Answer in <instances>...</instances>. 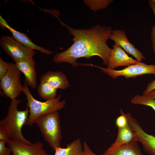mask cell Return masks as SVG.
<instances>
[{
    "mask_svg": "<svg viewBox=\"0 0 155 155\" xmlns=\"http://www.w3.org/2000/svg\"><path fill=\"white\" fill-rule=\"evenodd\" d=\"M64 24L73 36V42L66 50L56 54L53 61L58 64L68 63L76 67L78 65L76 62L78 58L88 59L97 56L102 59L103 64L107 65L112 49L107 44L112 30L111 26L97 24L88 29H76Z\"/></svg>",
    "mask_w": 155,
    "mask_h": 155,
    "instance_id": "obj_1",
    "label": "cell"
},
{
    "mask_svg": "<svg viewBox=\"0 0 155 155\" xmlns=\"http://www.w3.org/2000/svg\"><path fill=\"white\" fill-rule=\"evenodd\" d=\"M20 102L17 99L11 101L6 116L0 121V129L6 132L10 140L29 145L32 143L23 136L22 129L26 125L29 110L26 107L24 110H18V106Z\"/></svg>",
    "mask_w": 155,
    "mask_h": 155,
    "instance_id": "obj_2",
    "label": "cell"
},
{
    "mask_svg": "<svg viewBox=\"0 0 155 155\" xmlns=\"http://www.w3.org/2000/svg\"><path fill=\"white\" fill-rule=\"evenodd\" d=\"M26 81H24L22 92L27 100L26 107L29 110V114L26 125L31 126L35 123L40 117L58 112L65 107L66 101L60 100L59 95L54 99L42 102L35 99L30 93Z\"/></svg>",
    "mask_w": 155,
    "mask_h": 155,
    "instance_id": "obj_3",
    "label": "cell"
},
{
    "mask_svg": "<svg viewBox=\"0 0 155 155\" xmlns=\"http://www.w3.org/2000/svg\"><path fill=\"white\" fill-rule=\"evenodd\" d=\"M35 123L44 141L54 151L55 148L61 147L62 130L58 112L42 116L37 119Z\"/></svg>",
    "mask_w": 155,
    "mask_h": 155,
    "instance_id": "obj_4",
    "label": "cell"
},
{
    "mask_svg": "<svg viewBox=\"0 0 155 155\" xmlns=\"http://www.w3.org/2000/svg\"><path fill=\"white\" fill-rule=\"evenodd\" d=\"M21 71L15 63H9L8 71L0 80V88L5 96L11 100L17 99L21 92L23 85L20 80Z\"/></svg>",
    "mask_w": 155,
    "mask_h": 155,
    "instance_id": "obj_5",
    "label": "cell"
},
{
    "mask_svg": "<svg viewBox=\"0 0 155 155\" xmlns=\"http://www.w3.org/2000/svg\"><path fill=\"white\" fill-rule=\"evenodd\" d=\"M89 66L100 69L103 73H106L114 79L121 76L128 79L146 74L155 75V65H148L141 62H138L119 70L104 68L92 64H89Z\"/></svg>",
    "mask_w": 155,
    "mask_h": 155,
    "instance_id": "obj_6",
    "label": "cell"
},
{
    "mask_svg": "<svg viewBox=\"0 0 155 155\" xmlns=\"http://www.w3.org/2000/svg\"><path fill=\"white\" fill-rule=\"evenodd\" d=\"M0 45L15 62L27 60L33 57L35 55L34 50L25 47L10 36H2L0 40Z\"/></svg>",
    "mask_w": 155,
    "mask_h": 155,
    "instance_id": "obj_7",
    "label": "cell"
},
{
    "mask_svg": "<svg viewBox=\"0 0 155 155\" xmlns=\"http://www.w3.org/2000/svg\"><path fill=\"white\" fill-rule=\"evenodd\" d=\"M125 114L129 125L136 134L138 142L141 143L144 150L150 154L155 155V136L146 133L130 113H125Z\"/></svg>",
    "mask_w": 155,
    "mask_h": 155,
    "instance_id": "obj_8",
    "label": "cell"
},
{
    "mask_svg": "<svg viewBox=\"0 0 155 155\" xmlns=\"http://www.w3.org/2000/svg\"><path fill=\"white\" fill-rule=\"evenodd\" d=\"M109 39L120 46L125 52L133 56L138 62H141L146 57L142 53L130 42L125 32L122 29L112 30Z\"/></svg>",
    "mask_w": 155,
    "mask_h": 155,
    "instance_id": "obj_9",
    "label": "cell"
},
{
    "mask_svg": "<svg viewBox=\"0 0 155 155\" xmlns=\"http://www.w3.org/2000/svg\"><path fill=\"white\" fill-rule=\"evenodd\" d=\"M7 144L13 155H49L40 141L26 145L10 140Z\"/></svg>",
    "mask_w": 155,
    "mask_h": 155,
    "instance_id": "obj_10",
    "label": "cell"
},
{
    "mask_svg": "<svg viewBox=\"0 0 155 155\" xmlns=\"http://www.w3.org/2000/svg\"><path fill=\"white\" fill-rule=\"evenodd\" d=\"M108 61L107 68L114 69L121 66H128L138 61L129 57L119 45L115 43L112 46Z\"/></svg>",
    "mask_w": 155,
    "mask_h": 155,
    "instance_id": "obj_11",
    "label": "cell"
},
{
    "mask_svg": "<svg viewBox=\"0 0 155 155\" xmlns=\"http://www.w3.org/2000/svg\"><path fill=\"white\" fill-rule=\"evenodd\" d=\"M15 62L17 68L24 74L25 80L28 86L33 89H35L37 85V78L35 68L36 63L33 57Z\"/></svg>",
    "mask_w": 155,
    "mask_h": 155,
    "instance_id": "obj_12",
    "label": "cell"
},
{
    "mask_svg": "<svg viewBox=\"0 0 155 155\" xmlns=\"http://www.w3.org/2000/svg\"><path fill=\"white\" fill-rule=\"evenodd\" d=\"M40 81L57 89L65 90L70 86L66 75L59 71H48L41 77Z\"/></svg>",
    "mask_w": 155,
    "mask_h": 155,
    "instance_id": "obj_13",
    "label": "cell"
},
{
    "mask_svg": "<svg viewBox=\"0 0 155 155\" xmlns=\"http://www.w3.org/2000/svg\"><path fill=\"white\" fill-rule=\"evenodd\" d=\"M133 141H137V137L128 124L125 127L118 128L117 135L114 142L106 150L115 149L125 144Z\"/></svg>",
    "mask_w": 155,
    "mask_h": 155,
    "instance_id": "obj_14",
    "label": "cell"
},
{
    "mask_svg": "<svg viewBox=\"0 0 155 155\" xmlns=\"http://www.w3.org/2000/svg\"><path fill=\"white\" fill-rule=\"evenodd\" d=\"M6 28L11 32L13 37L18 42L25 47L30 49L36 50L47 55L51 54L53 52L50 50L46 49L35 44L29 38L26 34L16 30L8 25Z\"/></svg>",
    "mask_w": 155,
    "mask_h": 155,
    "instance_id": "obj_15",
    "label": "cell"
},
{
    "mask_svg": "<svg viewBox=\"0 0 155 155\" xmlns=\"http://www.w3.org/2000/svg\"><path fill=\"white\" fill-rule=\"evenodd\" d=\"M137 141H133L122 145L115 149L106 150L103 155H143Z\"/></svg>",
    "mask_w": 155,
    "mask_h": 155,
    "instance_id": "obj_16",
    "label": "cell"
},
{
    "mask_svg": "<svg viewBox=\"0 0 155 155\" xmlns=\"http://www.w3.org/2000/svg\"><path fill=\"white\" fill-rule=\"evenodd\" d=\"M54 155H83V145L78 139L66 145L65 148H55Z\"/></svg>",
    "mask_w": 155,
    "mask_h": 155,
    "instance_id": "obj_17",
    "label": "cell"
},
{
    "mask_svg": "<svg viewBox=\"0 0 155 155\" xmlns=\"http://www.w3.org/2000/svg\"><path fill=\"white\" fill-rule=\"evenodd\" d=\"M57 90L44 82H40L37 87L38 94L42 98L46 100L56 98Z\"/></svg>",
    "mask_w": 155,
    "mask_h": 155,
    "instance_id": "obj_18",
    "label": "cell"
},
{
    "mask_svg": "<svg viewBox=\"0 0 155 155\" xmlns=\"http://www.w3.org/2000/svg\"><path fill=\"white\" fill-rule=\"evenodd\" d=\"M131 102L134 104H140L151 107L155 112V99L147 95H135L131 100Z\"/></svg>",
    "mask_w": 155,
    "mask_h": 155,
    "instance_id": "obj_19",
    "label": "cell"
},
{
    "mask_svg": "<svg viewBox=\"0 0 155 155\" xmlns=\"http://www.w3.org/2000/svg\"><path fill=\"white\" fill-rule=\"evenodd\" d=\"M113 1V0H85L84 2L91 10L95 12L107 8Z\"/></svg>",
    "mask_w": 155,
    "mask_h": 155,
    "instance_id": "obj_20",
    "label": "cell"
},
{
    "mask_svg": "<svg viewBox=\"0 0 155 155\" xmlns=\"http://www.w3.org/2000/svg\"><path fill=\"white\" fill-rule=\"evenodd\" d=\"M120 113L121 115L117 118L115 121V124L118 128L124 127L128 124L127 118L121 108Z\"/></svg>",
    "mask_w": 155,
    "mask_h": 155,
    "instance_id": "obj_21",
    "label": "cell"
},
{
    "mask_svg": "<svg viewBox=\"0 0 155 155\" xmlns=\"http://www.w3.org/2000/svg\"><path fill=\"white\" fill-rule=\"evenodd\" d=\"M9 63L0 57V80L4 76L8 69Z\"/></svg>",
    "mask_w": 155,
    "mask_h": 155,
    "instance_id": "obj_22",
    "label": "cell"
},
{
    "mask_svg": "<svg viewBox=\"0 0 155 155\" xmlns=\"http://www.w3.org/2000/svg\"><path fill=\"white\" fill-rule=\"evenodd\" d=\"M5 143L0 140V155H10L12 152L9 147L5 146Z\"/></svg>",
    "mask_w": 155,
    "mask_h": 155,
    "instance_id": "obj_23",
    "label": "cell"
},
{
    "mask_svg": "<svg viewBox=\"0 0 155 155\" xmlns=\"http://www.w3.org/2000/svg\"><path fill=\"white\" fill-rule=\"evenodd\" d=\"M155 90V79L149 82L146 88L144 91L142 95H146L150 92Z\"/></svg>",
    "mask_w": 155,
    "mask_h": 155,
    "instance_id": "obj_24",
    "label": "cell"
},
{
    "mask_svg": "<svg viewBox=\"0 0 155 155\" xmlns=\"http://www.w3.org/2000/svg\"><path fill=\"white\" fill-rule=\"evenodd\" d=\"M83 155H99L92 152L86 141H84L83 143ZM101 155H103L102 154Z\"/></svg>",
    "mask_w": 155,
    "mask_h": 155,
    "instance_id": "obj_25",
    "label": "cell"
},
{
    "mask_svg": "<svg viewBox=\"0 0 155 155\" xmlns=\"http://www.w3.org/2000/svg\"><path fill=\"white\" fill-rule=\"evenodd\" d=\"M150 36L152 44L151 48L155 54V23L152 28Z\"/></svg>",
    "mask_w": 155,
    "mask_h": 155,
    "instance_id": "obj_26",
    "label": "cell"
},
{
    "mask_svg": "<svg viewBox=\"0 0 155 155\" xmlns=\"http://www.w3.org/2000/svg\"><path fill=\"white\" fill-rule=\"evenodd\" d=\"M10 139L7 134L4 130L0 129V140L7 143Z\"/></svg>",
    "mask_w": 155,
    "mask_h": 155,
    "instance_id": "obj_27",
    "label": "cell"
},
{
    "mask_svg": "<svg viewBox=\"0 0 155 155\" xmlns=\"http://www.w3.org/2000/svg\"><path fill=\"white\" fill-rule=\"evenodd\" d=\"M149 5L151 7L154 14L155 18V5L151 2L150 0L148 1Z\"/></svg>",
    "mask_w": 155,
    "mask_h": 155,
    "instance_id": "obj_28",
    "label": "cell"
},
{
    "mask_svg": "<svg viewBox=\"0 0 155 155\" xmlns=\"http://www.w3.org/2000/svg\"><path fill=\"white\" fill-rule=\"evenodd\" d=\"M146 95L150 98L155 99V90L150 92Z\"/></svg>",
    "mask_w": 155,
    "mask_h": 155,
    "instance_id": "obj_29",
    "label": "cell"
},
{
    "mask_svg": "<svg viewBox=\"0 0 155 155\" xmlns=\"http://www.w3.org/2000/svg\"><path fill=\"white\" fill-rule=\"evenodd\" d=\"M152 3L155 5V0H150Z\"/></svg>",
    "mask_w": 155,
    "mask_h": 155,
    "instance_id": "obj_30",
    "label": "cell"
}]
</instances>
